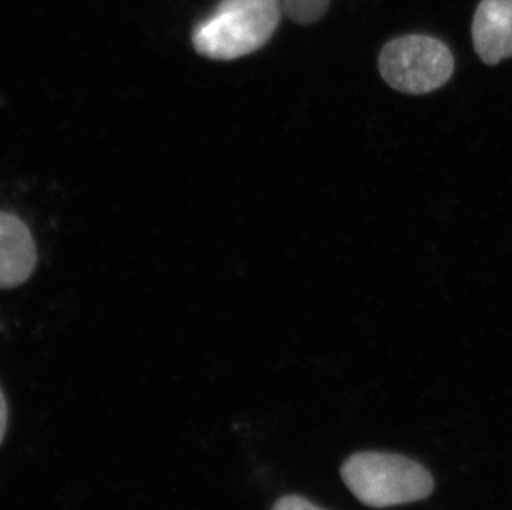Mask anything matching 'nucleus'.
Segmentation results:
<instances>
[{"label": "nucleus", "mask_w": 512, "mask_h": 510, "mask_svg": "<svg viewBox=\"0 0 512 510\" xmlns=\"http://www.w3.org/2000/svg\"><path fill=\"white\" fill-rule=\"evenodd\" d=\"M281 0H223L193 32L196 52L236 60L262 49L281 22Z\"/></svg>", "instance_id": "1"}, {"label": "nucleus", "mask_w": 512, "mask_h": 510, "mask_svg": "<svg viewBox=\"0 0 512 510\" xmlns=\"http://www.w3.org/2000/svg\"><path fill=\"white\" fill-rule=\"evenodd\" d=\"M342 479L358 501L373 509L423 501L435 487L425 467L398 454H353L343 462Z\"/></svg>", "instance_id": "2"}, {"label": "nucleus", "mask_w": 512, "mask_h": 510, "mask_svg": "<svg viewBox=\"0 0 512 510\" xmlns=\"http://www.w3.org/2000/svg\"><path fill=\"white\" fill-rule=\"evenodd\" d=\"M378 67L383 80L398 92L425 95L450 80L455 58L435 37L405 35L383 47Z\"/></svg>", "instance_id": "3"}, {"label": "nucleus", "mask_w": 512, "mask_h": 510, "mask_svg": "<svg viewBox=\"0 0 512 510\" xmlns=\"http://www.w3.org/2000/svg\"><path fill=\"white\" fill-rule=\"evenodd\" d=\"M35 265L37 249L29 227L14 214L0 211V289L27 282Z\"/></svg>", "instance_id": "4"}, {"label": "nucleus", "mask_w": 512, "mask_h": 510, "mask_svg": "<svg viewBox=\"0 0 512 510\" xmlns=\"http://www.w3.org/2000/svg\"><path fill=\"white\" fill-rule=\"evenodd\" d=\"M473 44L479 58L498 65L512 57V0H481L473 19Z\"/></svg>", "instance_id": "5"}, {"label": "nucleus", "mask_w": 512, "mask_h": 510, "mask_svg": "<svg viewBox=\"0 0 512 510\" xmlns=\"http://www.w3.org/2000/svg\"><path fill=\"white\" fill-rule=\"evenodd\" d=\"M282 12L295 24L309 25L322 19L332 0H281Z\"/></svg>", "instance_id": "6"}, {"label": "nucleus", "mask_w": 512, "mask_h": 510, "mask_svg": "<svg viewBox=\"0 0 512 510\" xmlns=\"http://www.w3.org/2000/svg\"><path fill=\"white\" fill-rule=\"evenodd\" d=\"M271 510H324L300 496H284Z\"/></svg>", "instance_id": "7"}, {"label": "nucleus", "mask_w": 512, "mask_h": 510, "mask_svg": "<svg viewBox=\"0 0 512 510\" xmlns=\"http://www.w3.org/2000/svg\"><path fill=\"white\" fill-rule=\"evenodd\" d=\"M7 421H9V409L5 401L4 393L0 390V444L4 441L5 431H7Z\"/></svg>", "instance_id": "8"}]
</instances>
